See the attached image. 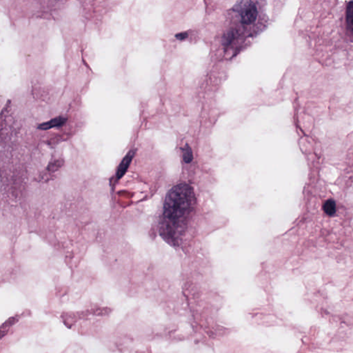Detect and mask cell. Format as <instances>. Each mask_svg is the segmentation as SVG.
Here are the masks:
<instances>
[{
  "label": "cell",
  "instance_id": "cell-1",
  "mask_svg": "<svg viewBox=\"0 0 353 353\" xmlns=\"http://www.w3.org/2000/svg\"><path fill=\"white\" fill-rule=\"evenodd\" d=\"M195 206L194 192L188 184H180L169 192L161 221V233L166 240L178 243L194 212Z\"/></svg>",
  "mask_w": 353,
  "mask_h": 353
},
{
  "label": "cell",
  "instance_id": "cell-2",
  "mask_svg": "<svg viewBox=\"0 0 353 353\" xmlns=\"http://www.w3.org/2000/svg\"><path fill=\"white\" fill-rule=\"evenodd\" d=\"M258 15L256 5L250 1H247L241 11V22L245 25H250L255 22Z\"/></svg>",
  "mask_w": 353,
  "mask_h": 353
},
{
  "label": "cell",
  "instance_id": "cell-3",
  "mask_svg": "<svg viewBox=\"0 0 353 353\" xmlns=\"http://www.w3.org/2000/svg\"><path fill=\"white\" fill-rule=\"evenodd\" d=\"M66 120L67 119L63 118V117H58V118L52 119L46 123H41L39 125L38 128L41 130H49L55 127L61 126L66 123Z\"/></svg>",
  "mask_w": 353,
  "mask_h": 353
},
{
  "label": "cell",
  "instance_id": "cell-4",
  "mask_svg": "<svg viewBox=\"0 0 353 353\" xmlns=\"http://www.w3.org/2000/svg\"><path fill=\"white\" fill-rule=\"evenodd\" d=\"M134 154L135 151L132 150V151L128 153L126 157L123 158V162H122L121 164H120V167H119L118 172H117V176H118V179L123 177V174H124L125 172H126V169H128V167H129L132 159H133V157H134Z\"/></svg>",
  "mask_w": 353,
  "mask_h": 353
},
{
  "label": "cell",
  "instance_id": "cell-5",
  "mask_svg": "<svg viewBox=\"0 0 353 353\" xmlns=\"http://www.w3.org/2000/svg\"><path fill=\"white\" fill-rule=\"evenodd\" d=\"M346 24L349 31L353 36V1L348 4L346 10Z\"/></svg>",
  "mask_w": 353,
  "mask_h": 353
},
{
  "label": "cell",
  "instance_id": "cell-6",
  "mask_svg": "<svg viewBox=\"0 0 353 353\" xmlns=\"http://www.w3.org/2000/svg\"><path fill=\"white\" fill-rule=\"evenodd\" d=\"M323 208L328 215H333L336 212V204L333 200H329L326 201L323 204Z\"/></svg>",
  "mask_w": 353,
  "mask_h": 353
},
{
  "label": "cell",
  "instance_id": "cell-7",
  "mask_svg": "<svg viewBox=\"0 0 353 353\" xmlns=\"http://www.w3.org/2000/svg\"><path fill=\"white\" fill-rule=\"evenodd\" d=\"M183 158L186 163H190L193 159V152L188 145H186L183 149Z\"/></svg>",
  "mask_w": 353,
  "mask_h": 353
},
{
  "label": "cell",
  "instance_id": "cell-8",
  "mask_svg": "<svg viewBox=\"0 0 353 353\" xmlns=\"http://www.w3.org/2000/svg\"><path fill=\"white\" fill-rule=\"evenodd\" d=\"M188 37V34L187 33H180L176 35V37L179 40H184V39Z\"/></svg>",
  "mask_w": 353,
  "mask_h": 353
}]
</instances>
